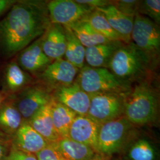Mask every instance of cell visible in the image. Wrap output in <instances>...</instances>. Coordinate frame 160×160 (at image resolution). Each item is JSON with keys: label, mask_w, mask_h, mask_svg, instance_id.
Segmentation results:
<instances>
[{"label": "cell", "mask_w": 160, "mask_h": 160, "mask_svg": "<svg viewBox=\"0 0 160 160\" xmlns=\"http://www.w3.org/2000/svg\"><path fill=\"white\" fill-rule=\"evenodd\" d=\"M32 78L22 68L16 60L6 65L2 76V89L4 93L10 97L16 95L28 87Z\"/></svg>", "instance_id": "16"}, {"label": "cell", "mask_w": 160, "mask_h": 160, "mask_svg": "<svg viewBox=\"0 0 160 160\" xmlns=\"http://www.w3.org/2000/svg\"><path fill=\"white\" fill-rule=\"evenodd\" d=\"M43 1H16L0 21V49L12 57L41 37L51 24Z\"/></svg>", "instance_id": "1"}, {"label": "cell", "mask_w": 160, "mask_h": 160, "mask_svg": "<svg viewBox=\"0 0 160 160\" xmlns=\"http://www.w3.org/2000/svg\"><path fill=\"white\" fill-rule=\"evenodd\" d=\"M87 116L102 125L118 119L124 113L127 95L118 93L90 94Z\"/></svg>", "instance_id": "5"}, {"label": "cell", "mask_w": 160, "mask_h": 160, "mask_svg": "<svg viewBox=\"0 0 160 160\" xmlns=\"http://www.w3.org/2000/svg\"><path fill=\"white\" fill-rule=\"evenodd\" d=\"M112 4L123 14L128 16L135 17L138 12L139 1L135 0H120L113 1Z\"/></svg>", "instance_id": "28"}, {"label": "cell", "mask_w": 160, "mask_h": 160, "mask_svg": "<svg viewBox=\"0 0 160 160\" xmlns=\"http://www.w3.org/2000/svg\"><path fill=\"white\" fill-rule=\"evenodd\" d=\"M4 160H38L36 155L22 151L12 145Z\"/></svg>", "instance_id": "30"}, {"label": "cell", "mask_w": 160, "mask_h": 160, "mask_svg": "<svg viewBox=\"0 0 160 160\" xmlns=\"http://www.w3.org/2000/svg\"><path fill=\"white\" fill-rule=\"evenodd\" d=\"M5 133L0 131V160H4L8 154L9 147V140Z\"/></svg>", "instance_id": "31"}, {"label": "cell", "mask_w": 160, "mask_h": 160, "mask_svg": "<svg viewBox=\"0 0 160 160\" xmlns=\"http://www.w3.org/2000/svg\"><path fill=\"white\" fill-rule=\"evenodd\" d=\"M77 2L85 4L94 9L102 8L112 4V1L106 0H76Z\"/></svg>", "instance_id": "32"}, {"label": "cell", "mask_w": 160, "mask_h": 160, "mask_svg": "<svg viewBox=\"0 0 160 160\" xmlns=\"http://www.w3.org/2000/svg\"><path fill=\"white\" fill-rule=\"evenodd\" d=\"M84 19L86 20L98 33L110 41L122 42L120 36L112 29L107 19L101 12L95 10L84 17Z\"/></svg>", "instance_id": "25"}, {"label": "cell", "mask_w": 160, "mask_h": 160, "mask_svg": "<svg viewBox=\"0 0 160 160\" xmlns=\"http://www.w3.org/2000/svg\"><path fill=\"white\" fill-rule=\"evenodd\" d=\"M131 40L151 59L160 51L159 26L148 17L137 13L133 20Z\"/></svg>", "instance_id": "7"}, {"label": "cell", "mask_w": 160, "mask_h": 160, "mask_svg": "<svg viewBox=\"0 0 160 160\" xmlns=\"http://www.w3.org/2000/svg\"><path fill=\"white\" fill-rule=\"evenodd\" d=\"M12 97L23 119L27 121L53 100L48 89L41 86H29Z\"/></svg>", "instance_id": "9"}, {"label": "cell", "mask_w": 160, "mask_h": 160, "mask_svg": "<svg viewBox=\"0 0 160 160\" xmlns=\"http://www.w3.org/2000/svg\"><path fill=\"white\" fill-rule=\"evenodd\" d=\"M51 103L43 107L28 122L48 142L53 143L61 138L56 131L52 122Z\"/></svg>", "instance_id": "20"}, {"label": "cell", "mask_w": 160, "mask_h": 160, "mask_svg": "<svg viewBox=\"0 0 160 160\" xmlns=\"http://www.w3.org/2000/svg\"><path fill=\"white\" fill-rule=\"evenodd\" d=\"M138 14L148 17L157 24L160 23V0H145L139 1Z\"/></svg>", "instance_id": "27"}, {"label": "cell", "mask_w": 160, "mask_h": 160, "mask_svg": "<svg viewBox=\"0 0 160 160\" xmlns=\"http://www.w3.org/2000/svg\"><path fill=\"white\" fill-rule=\"evenodd\" d=\"M46 139L24 120L22 125L12 137V145L22 151L36 154L49 144Z\"/></svg>", "instance_id": "15"}, {"label": "cell", "mask_w": 160, "mask_h": 160, "mask_svg": "<svg viewBox=\"0 0 160 160\" xmlns=\"http://www.w3.org/2000/svg\"><path fill=\"white\" fill-rule=\"evenodd\" d=\"M96 10L103 13L112 29L126 44L131 42V33L134 17L126 16L119 12L112 4Z\"/></svg>", "instance_id": "17"}, {"label": "cell", "mask_w": 160, "mask_h": 160, "mask_svg": "<svg viewBox=\"0 0 160 160\" xmlns=\"http://www.w3.org/2000/svg\"><path fill=\"white\" fill-rule=\"evenodd\" d=\"M52 122L61 138H68L70 126L77 114L61 103L52 100L51 103Z\"/></svg>", "instance_id": "22"}, {"label": "cell", "mask_w": 160, "mask_h": 160, "mask_svg": "<svg viewBox=\"0 0 160 160\" xmlns=\"http://www.w3.org/2000/svg\"><path fill=\"white\" fill-rule=\"evenodd\" d=\"M75 81L88 94L118 93L128 95L131 91L129 82L122 80L106 68L84 65L80 69Z\"/></svg>", "instance_id": "3"}, {"label": "cell", "mask_w": 160, "mask_h": 160, "mask_svg": "<svg viewBox=\"0 0 160 160\" xmlns=\"http://www.w3.org/2000/svg\"><path fill=\"white\" fill-rule=\"evenodd\" d=\"M53 99L72 110L77 115L87 116L90 103V96L74 81L71 85L55 89Z\"/></svg>", "instance_id": "10"}, {"label": "cell", "mask_w": 160, "mask_h": 160, "mask_svg": "<svg viewBox=\"0 0 160 160\" xmlns=\"http://www.w3.org/2000/svg\"><path fill=\"white\" fill-rule=\"evenodd\" d=\"M40 40L43 51L52 61L63 58L67 45L63 26L51 23Z\"/></svg>", "instance_id": "14"}, {"label": "cell", "mask_w": 160, "mask_h": 160, "mask_svg": "<svg viewBox=\"0 0 160 160\" xmlns=\"http://www.w3.org/2000/svg\"><path fill=\"white\" fill-rule=\"evenodd\" d=\"M80 69L63 58L55 60L41 73L40 79L52 88L71 85Z\"/></svg>", "instance_id": "11"}, {"label": "cell", "mask_w": 160, "mask_h": 160, "mask_svg": "<svg viewBox=\"0 0 160 160\" xmlns=\"http://www.w3.org/2000/svg\"><path fill=\"white\" fill-rule=\"evenodd\" d=\"M122 45V42L110 41L106 43L86 48L85 61L89 67L108 69L115 52Z\"/></svg>", "instance_id": "19"}, {"label": "cell", "mask_w": 160, "mask_h": 160, "mask_svg": "<svg viewBox=\"0 0 160 160\" xmlns=\"http://www.w3.org/2000/svg\"><path fill=\"white\" fill-rule=\"evenodd\" d=\"M16 62L28 73H42L53 62L43 51L40 37L20 52Z\"/></svg>", "instance_id": "12"}, {"label": "cell", "mask_w": 160, "mask_h": 160, "mask_svg": "<svg viewBox=\"0 0 160 160\" xmlns=\"http://www.w3.org/2000/svg\"><path fill=\"white\" fill-rule=\"evenodd\" d=\"M51 23L69 26L96 9L72 0H52L47 2Z\"/></svg>", "instance_id": "8"}, {"label": "cell", "mask_w": 160, "mask_h": 160, "mask_svg": "<svg viewBox=\"0 0 160 160\" xmlns=\"http://www.w3.org/2000/svg\"><path fill=\"white\" fill-rule=\"evenodd\" d=\"M150 61V58L132 42L123 43L115 52L108 69L121 80L129 82L143 74Z\"/></svg>", "instance_id": "4"}, {"label": "cell", "mask_w": 160, "mask_h": 160, "mask_svg": "<svg viewBox=\"0 0 160 160\" xmlns=\"http://www.w3.org/2000/svg\"><path fill=\"white\" fill-rule=\"evenodd\" d=\"M16 2V0H0V17L8 12Z\"/></svg>", "instance_id": "33"}, {"label": "cell", "mask_w": 160, "mask_h": 160, "mask_svg": "<svg viewBox=\"0 0 160 160\" xmlns=\"http://www.w3.org/2000/svg\"><path fill=\"white\" fill-rule=\"evenodd\" d=\"M98 160V159H95V160Z\"/></svg>", "instance_id": "35"}, {"label": "cell", "mask_w": 160, "mask_h": 160, "mask_svg": "<svg viewBox=\"0 0 160 160\" xmlns=\"http://www.w3.org/2000/svg\"><path fill=\"white\" fill-rule=\"evenodd\" d=\"M129 157L131 160H154L155 152L148 141L140 139L132 146Z\"/></svg>", "instance_id": "26"}, {"label": "cell", "mask_w": 160, "mask_h": 160, "mask_svg": "<svg viewBox=\"0 0 160 160\" xmlns=\"http://www.w3.org/2000/svg\"><path fill=\"white\" fill-rule=\"evenodd\" d=\"M24 120L13 99L1 104L0 131L6 135L12 137L22 125Z\"/></svg>", "instance_id": "21"}, {"label": "cell", "mask_w": 160, "mask_h": 160, "mask_svg": "<svg viewBox=\"0 0 160 160\" xmlns=\"http://www.w3.org/2000/svg\"><path fill=\"white\" fill-rule=\"evenodd\" d=\"M131 126L123 116L102 125L98 135L97 152L111 155L118 151L125 142Z\"/></svg>", "instance_id": "6"}, {"label": "cell", "mask_w": 160, "mask_h": 160, "mask_svg": "<svg viewBox=\"0 0 160 160\" xmlns=\"http://www.w3.org/2000/svg\"><path fill=\"white\" fill-rule=\"evenodd\" d=\"M1 103H2V96H1V94L0 93V105H1Z\"/></svg>", "instance_id": "34"}, {"label": "cell", "mask_w": 160, "mask_h": 160, "mask_svg": "<svg viewBox=\"0 0 160 160\" xmlns=\"http://www.w3.org/2000/svg\"><path fill=\"white\" fill-rule=\"evenodd\" d=\"M65 160H92L96 159L97 151L91 147L63 138L52 143Z\"/></svg>", "instance_id": "18"}, {"label": "cell", "mask_w": 160, "mask_h": 160, "mask_svg": "<svg viewBox=\"0 0 160 160\" xmlns=\"http://www.w3.org/2000/svg\"><path fill=\"white\" fill-rule=\"evenodd\" d=\"M68 27L86 48L110 42L98 33L84 18Z\"/></svg>", "instance_id": "23"}, {"label": "cell", "mask_w": 160, "mask_h": 160, "mask_svg": "<svg viewBox=\"0 0 160 160\" xmlns=\"http://www.w3.org/2000/svg\"><path fill=\"white\" fill-rule=\"evenodd\" d=\"M100 126L87 116L77 115L70 126L68 138L75 142L87 145L97 151Z\"/></svg>", "instance_id": "13"}, {"label": "cell", "mask_w": 160, "mask_h": 160, "mask_svg": "<svg viewBox=\"0 0 160 160\" xmlns=\"http://www.w3.org/2000/svg\"><path fill=\"white\" fill-rule=\"evenodd\" d=\"M158 100L153 88L147 82L137 84L125 98L124 113L131 124L143 125L154 121Z\"/></svg>", "instance_id": "2"}, {"label": "cell", "mask_w": 160, "mask_h": 160, "mask_svg": "<svg viewBox=\"0 0 160 160\" xmlns=\"http://www.w3.org/2000/svg\"><path fill=\"white\" fill-rule=\"evenodd\" d=\"M35 155L38 160H65L52 143Z\"/></svg>", "instance_id": "29"}, {"label": "cell", "mask_w": 160, "mask_h": 160, "mask_svg": "<svg viewBox=\"0 0 160 160\" xmlns=\"http://www.w3.org/2000/svg\"><path fill=\"white\" fill-rule=\"evenodd\" d=\"M63 27L67 39L64 57L67 61L80 69L84 66L86 48L81 44L69 27Z\"/></svg>", "instance_id": "24"}]
</instances>
